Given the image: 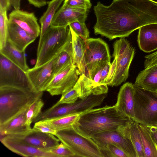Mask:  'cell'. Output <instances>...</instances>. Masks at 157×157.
I'll return each mask as SVG.
<instances>
[{
	"label": "cell",
	"instance_id": "cell-1",
	"mask_svg": "<svg viewBox=\"0 0 157 157\" xmlns=\"http://www.w3.org/2000/svg\"><path fill=\"white\" fill-rule=\"evenodd\" d=\"M94 10L95 34L110 40L128 37L144 25L157 23V2L153 0H113L107 6L98 2Z\"/></svg>",
	"mask_w": 157,
	"mask_h": 157
},
{
	"label": "cell",
	"instance_id": "cell-2",
	"mask_svg": "<svg viewBox=\"0 0 157 157\" xmlns=\"http://www.w3.org/2000/svg\"><path fill=\"white\" fill-rule=\"evenodd\" d=\"M134 121L118 111L114 105H106L92 109L80 114L73 127L80 134L91 138L93 135L108 131H117Z\"/></svg>",
	"mask_w": 157,
	"mask_h": 157
},
{
	"label": "cell",
	"instance_id": "cell-3",
	"mask_svg": "<svg viewBox=\"0 0 157 157\" xmlns=\"http://www.w3.org/2000/svg\"><path fill=\"white\" fill-rule=\"evenodd\" d=\"M43 92L15 87H0V124L9 121L36 99Z\"/></svg>",
	"mask_w": 157,
	"mask_h": 157
},
{
	"label": "cell",
	"instance_id": "cell-4",
	"mask_svg": "<svg viewBox=\"0 0 157 157\" xmlns=\"http://www.w3.org/2000/svg\"><path fill=\"white\" fill-rule=\"evenodd\" d=\"M71 38L69 27L50 26L38 43L34 67L39 66L51 59L65 48Z\"/></svg>",
	"mask_w": 157,
	"mask_h": 157
},
{
	"label": "cell",
	"instance_id": "cell-5",
	"mask_svg": "<svg viewBox=\"0 0 157 157\" xmlns=\"http://www.w3.org/2000/svg\"><path fill=\"white\" fill-rule=\"evenodd\" d=\"M56 136L74 154L75 157H104L91 138L80 134L72 126L57 131Z\"/></svg>",
	"mask_w": 157,
	"mask_h": 157
},
{
	"label": "cell",
	"instance_id": "cell-6",
	"mask_svg": "<svg viewBox=\"0 0 157 157\" xmlns=\"http://www.w3.org/2000/svg\"><path fill=\"white\" fill-rule=\"evenodd\" d=\"M133 86L134 121L146 126L157 125V93Z\"/></svg>",
	"mask_w": 157,
	"mask_h": 157
},
{
	"label": "cell",
	"instance_id": "cell-7",
	"mask_svg": "<svg viewBox=\"0 0 157 157\" xmlns=\"http://www.w3.org/2000/svg\"><path fill=\"white\" fill-rule=\"evenodd\" d=\"M113 56L117 58L115 72L110 86H117L125 82L135 53V48L124 38L116 40L113 44Z\"/></svg>",
	"mask_w": 157,
	"mask_h": 157
},
{
	"label": "cell",
	"instance_id": "cell-8",
	"mask_svg": "<svg viewBox=\"0 0 157 157\" xmlns=\"http://www.w3.org/2000/svg\"><path fill=\"white\" fill-rule=\"evenodd\" d=\"M4 86L37 91L26 72L0 53V87Z\"/></svg>",
	"mask_w": 157,
	"mask_h": 157
},
{
	"label": "cell",
	"instance_id": "cell-9",
	"mask_svg": "<svg viewBox=\"0 0 157 157\" xmlns=\"http://www.w3.org/2000/svg\"><path fill=\"white\" fill-rule=\"evenodd\" d=\"M110 56L107 44L100 38L85 40L84 58L90 78L98 64L103 61L110 62Z\"/></svg>",
	"mask_w": 157,
	"mask_h": 157
},
{
	"label": "cell",
	"instance_id": "cell-10",
	"mask_svg": "<svg viewBox=\"0 0 157 157\" xmlns=\"http://www.w3.org/2000/svg\"><path fill=\"white\" fill-rule=\"evenodd\" d=\"M80 75L76 66H69L53 77L45 91L52 96L62 94L74 86Z\"/></svg>",
	"mask_w": 157,
	"mask_h": 157
},
{
	"label": "cell",
	"instance_id": "cell-11",
	"mask_svg": "<svg viewBox=\"0 0 157 157\" xmlns=\"http://www.w3.org/2000/svg\"><path fill=\"white\" fill-rule=\"evenodd\" d=\"M63 50L45 63L39 66L29 68L26 72L33 87L37 91L43 92L45 91L47 86L53 77L55 64L60 53Z\"/></svg>",
	"mask_w": 157,
	"mask_h": 157
},
{
	"label": "cell",
	"instance_id": "cell-12",
	"mask_svg": "<svg viewBox=\"0 0 157 157\" xmlns=\"http://www.w3.org/2000/svg\"><path fill=\"white\" fill-rule=\"evenodd\" d=\"M91 138L99 149L109 144L122 149L128 157H136V153L131 140L122 136L117 131H105L92 136Z\"/></svg>",
	"mask_w": 157,
	"mask_h": 157
},
{
	"label": "cell",
	"instance_id": "cell-13",
	"mask_svg": "<svg viewBox=\"0 0 157 157\" xmlns=\"http://www.w3.org/2000/svg\"><path fill=\"white\" fill-rule=\"evenodd\" d=\"M1 143L9 150L24 157H58L51 152L33 147L10 136H0Z\"/></svg>",
	"mask_w": 157,
	"mask_h": 157
},
{
	"label": "cell",
	"instance_id": "cell-14",
	"mask_svg": "<svg viewBox=\"0 0 157 157\" xmlns=\"http://www.w3.org/2000/svg\"><path fill=\"white\" fill-rule=\"evenodd\" d=\"M89 10L86 9L69 7L63 5L57 11L50 26L68 27L74 22H85Z\"/></svg>",
	"mask_w": 157,
	"mask_h": 157
},
{
	"label": "cell",
	"instance_id": "cell-15",
	"mask_svg": "<svg viewBox=\"0 0 157 157\" xmlns=\"http://www.w3.org/2000/svg\"><path fill=\"white\" fill-rule=\"evenodd\" d=\"M9 136L19 139L36 148L48 151L59 144L60 141L53 134L38 131L33 128L31 131L24 134Z\"/></svg>",
	"mask_w": 157,
	"mask_h": 157
},
{
	"label": "cell",
	"instance_id": "cell-16",
	"mask_svg": "<svg viewBox=\"0 0 157 157\" xmlns=\"http://www.w3.org/2000/svg\"><path fill=\"white\" fill-rule=\"evenodd\" d=\"M9 22L16 24L34 38L40 36L41 28L33 13L14 10L9 14Z\"/></svg>",
	"mask_w": 157,
	"mask_h": 157
},
{
	"label": "cell",
	"instance_id": "cell-17",
	"mask_svg": "<svg viewBox=\"0 0 157 157\" xmlns=\"http://www.w3.org/2000/svg\"><path fill=\"white\" fill-rule=\"evenodd\" d=\"M30 105L8 121L0 124V136L23 135L32 130L26 123V113Z\"/></svg>",
	"mask_w": 157,
	"mask_h": 157
},
{
	"label": "cell",
	"instance_id": "cell-18",
	"mask_svg": "<svg viewBox=\"0 0 157 157\" xmlns=\"http://www.w3.org/2000/svg\"><path fill=\"white\" fill-rule=\"evenodd\" d=\"M134 93L133 84L127 82L120 88L114 106L119 112L134 121Z\"/></svg>",
	"mask_w": 157,
	"mask_h": 157
},
{
	"label": "cell",
	"instance_id": "cell-19",
	"mask_svg": "<svg viewBox=\"0 0 157 157\" xmlns=\"http://www.w3.org/2000/svg\"><path fill=\"white\" fill-rule=\"evenodd\" d=\"M137 42L140 49L150 53L157 49V23L144 25L139 29Z\"/></svg>",
	"mask_w": 157,
	"mask_h": 157
},
{
	"label": "cell",
	"instance_id": "cell-20",
	"mask_svg": "<svg viewBox=\"0 0 157 157\" xmlns=\"http://www.w3.org/2000/svg\"><path fill=\"white\" fill-rule=\"evenodd\" d=\"M69 27L71 33L73 64L78 69L81 75L83 74L90 78L84 58L85 40Z\"/></svg>",
	"mask_w": 157,
	"mask_h": 157
},
{
	"label": "cell",
	"instance_id": "cell-21",
	"mask_svg": "<svg viewBox=\"0 0 157 157\" xmlns=\"http://www.w3.org/2000/svg\"><path fill=\"white\" fill-rule=\"evenodd\" d=\"M36 39L17 25L9 22L7 40L19 50L25 51Z\"/></svg>",
	"mask_w": 157,
	"mask_h": 157
},
{
	"label": "cell",
	"instance_id": "cell-22",
	"mask_svg": "<svg viewBox=\"0 0 157 157\" xmlns=\"http://www.w3.org/2000/svg\"><path fill=\"white\" fill-rule=\"evenodd\" d=\"M74 86L78 90L79 98L81 99L91 95L106 94L108 91L107 85H98L83 74L80 75Z\"/></svg>",
	"mask_w": 157,
	"mask_h": 157
},
{
	"label": "cell",
	"instance_id": "cell-23",
	"mask_svg": "<svg viewBox=\"0 0 157 157\" xmlns=\"http://www.w3.org/2000/svg\"><path fill=\"white\" fill-rule=\"evenodd\" d=\"M133 84L143 89L156 92L157 64L140 71Z\"/></svg>",
	"mask_w": 157,
	"mask_h": 157
},
{
	"label": "cell",
	"instance_id": "cell-24",
	"mask_svg": "<svg viewBox=\"0 0 157 157\" xmlns=\"http://www.w3.org/2000/svg\"><path fill=\"white\" fill-rule=\"evenodd\" d=\"M122 136L130 140L133 145L136 153V157H144L142 142L138 126L135 121L117 130Z\"/></svg>",
	"mask_w": 157,
	"mask_h": 157
},
{
	"label": "cell",
	"instance_id": "cell-25",
	"mask_svg": "<svg viewBox=\"0 0 157 157\" xmlns=\"http://www.w3.org/2000/svg\"><path fill=\"white\" fill-rule=\"evenodd\" d=\"M0 53L25 72L29 69L27 64L25 51L19 50L8 40H7L5 45L0 49Z\"/></svg>",
	"mask_w": 157,
	"mask_h": 157
},
{
	"label": "cell",
	"instance_id": "cell-26",
	"mask_svg": "<svg viewBox=\"0 0 157 157\" xmlns=\"http://www.w3.org/2000/svg\"><path fill=\"white\" fill-rule=\"evenodd\" d=\"M144 157H157V144L149 128L138 123Z\"/></svg>",
	"mask_w": 157,
	"mask_h": 157
},
{
	"label": "cell",
	"instance_id": "cell-27",
	"mask_svg": "<svg viewBox=\"0 0 157 157\" xmlns=\"http://www.w3.org/2000/svg\"><path fill=\"white\" fill-rule=\"evenodd\" d=\"M64 0H52L47 2L48 4L47 9L39 20L41 25V31L38 43L40 42L43 36L50 26L57 10Z\"/></svg>",
	"mask_w": 157,
	"mask_h": 157
},
{
	"label": "cell",
	"instance_id": "cell-28",
	"mask_svg": "<svg viewBox=\"0 0 157 157\" xmlns=\"http://www.w3.org/2000/svg\"><path fill=\"white\" fill-rule=\"evenodd\" d=\"M80 114L68 115L43 121L57 131L72 126L79 118Z\"/></svg>",
	"mask_w": 157,
	"mask_h": 157
},
{
	"label": "cell",
	"instance_id": "cell-29",
	"mask_svg": "<svg viewBox=\"0 0 157 157\" xmlns=\"http://www.w3.org/2000/svg\"><path fill=\"white\" fill-rule=\"evenodd\" d=\"M72 65L74 64L71 40L59 54L54 65L53 77L67 67Z\"/></svg>",
	"mask_w": 157,
	"mask_h": 157
},
{
	"label": "cell",
	"instance_id": "cell-30",
	"mask_svg": "<svg viewBox=\"0 0 157 157\" xmlns=\"http://www.w3.org/2000/svg\"><path fill=\"white\" fill-rule=\"evenodd\" d=\"M111 65L110 62L107 61L100 63L91 76V79L98 85H106L105 81Z\"/></svg>",
	"mask_w": 157,
	"mask_h": 157
},
{
	"label": "cell",
	"instance_id": "cell-31",
	"mask_svg": "<svg viewBox=\"0 0 157 157\" xmlns=\"http://www.w3.org/2000/svg\"><path fill=\"white\" fill-rule=\"evenodd\" d=\"M44 103L41 98L35 100L29 105L26 113V124L31 126V123L41 113Z\"/></svg>",
	"mask_w": 157,
	"mask_h": 157
},
{
	"label": "cell",
	"instance_id": "cell-32",
	"mask_svg": "<svg viewBox=\"0 0 157 157\" xmlns=\"http://www.w3.org/2000/svg\"><path fill=\"white\" fill-rule=\"evenodd\" d=\"M7 12L0 8V49L5 45L7 40L9 21Z\"/></svg>",
	"mask_w": 157,
	"mask_h": 157
},
{
	"label": "cell",
	"instance_id": "cell-33",
	"mask_svg": "<svg viewBox=\"0 0 157 157\" xmlns=\"http://www.w3.org/2000/svg\"><path fill=\"white\" fill-rule=\"evenodd\" d=\"M79 94L77 88L75 86L62 94L60 98L52 107H54L64 104H70L77 101Z\"/></svg>",
	"mask_w": 157,
	"mask_h": 157
},
{
	"label": "cell",
	"instance_id": "cell-34",
	"mask_svg": "<svg viewBox=\"0 0 157 157\" xmlns=\"http://www.w3.org/2000/svg\"><path fill=\"white\" fill-rule=\"evenodd\" d=\"M100 149L104 157H128L122 149L111 144H108Z\"/></svg>",
	"mask_w": 157,
	"mask_h": 157
},
{
	"label": "cell",
	"instance_id": "cell-35",
	"mask_svg": "<svg viewBox=\"0 0 157 157\" xmlns=\"http://www.w3.org/2000/svg\"><path fill=\"white\" fill-rule=\"evenodd\" d=\"M78 35L84 40L89 38V32L85 22L76 21L70 24L69 26Z\"/></svg>",
	"mask_w": 157,
	"mask_h": 157
},
{
	"label": "cell",
	"instance_id": "cell-36",
	"mask_svg": "<svg viewBox=\"0 0 157 157\" xmlns=\"http://www.w3.org/2000/svg\"><path fill=\"white\" fill-rule=\"evenodd\" d=\"M48 151L57 155L58 157H75L74 154L62 143L51 149Z\"/></svg>",
	"mask_w": 157,
	"mask_h": 157
},
{
	"label": "cell",
	"instance_id": "cell-37",
	"mask_svg": "<svg viewBox=\"0 0 157 157\" xmlns=\"http://www.w3.org/2000/svg\"><path fill=\"white\" fill-rule=\"evenodd\" d=\"M63 5L69 7L80 8L89 10L92 6L90 0H65Z\"/></svg>",
	"mask_w": 157,
	"mask_h": 157
},
{
	"label": "cell",
	"instance_id": "cell-38",
	"mask_svg": "<svg viewBox=\"0 0 157 157\" xmlns=\"http://www.w3.org/2000/svg\"><path fill=\"white\" fill-rule=\"evenodd\" d=\"M34 130L45 133H50L56 136L57 131L52 128L43 121H37L35 123L33 128Z\"/></svg>",
	"mask_w": 157,
	"mask_h": 157
},
{
	"label": "cell",
	"instance_id": "cell-39",
	"mask_svg": "<svg viewBox=\"0 0 157 157\" xmlns=\"http://www.w3.org/2000/svg\"><path fill=\"white\" fill-rule=\"evenodd\" d=\"M144 68L157 64V51L145 56Z\"/></svg>",
	"mask_w": 157,
	"mask_h": 157
},
{
	"label": "cell",
	"instance_id": "cell-40",
	"mask_svg": "<svg viewBox=\"0 0 157 157\" xmlns=\"http://www.w3.org/2000/svg\"><path fill=\"white\" fill-rule=\"evenodd\" d=\"M117 58L114 57L111 64L108 76L105 81V84L109 86L113 81L114 76L116 65Z\"/></svg>",
	"mask_w": 157,
	"mask_h": 157
},
{
	"label": "cell",
	"instance_id": "cell-41",
	"mask_svg": "<svg viewBox=\"0 0 157 157\" xmlns=\"http://www.w3.org/2000/svg\"><path fill=\"white\" fill-rule=\"evenodd\" d=\"M28 1L30 4L38 8L43 6L47 3L46 0H28Z\"/></svg>",
	"mask_w": 157,
	"mask_h": 157
},
{
	"label": "cell",
	"instance_id": "cell-42",
	"mask_svg": "<svg viewBox=\"0 0 157 157\" xmlns=\"http://www.w3.org/2000/svg\"><path fill=\"white\" fill-rule=\"evenodd\" d=\"M11 6L10 0H0V8L2 10L8 11Z\"/></svg>",
	"mask_w": 157,
	"mask_h": 157
},
{
	"label": "cell",
	"instance_id": "cell-43",
	"mask_svg": "<svg viewBox=\"0 0 157 157\" xmlns=\"http://www.w3.org/2000/svg\"><path fill=\"white\" fill-rule=\"evenodd\" d=\"M11 6L15 10H19L20 9L21 0H10Z\"/></svg>",
	"mask_w": 157,
	"mask_h": 157
},
{
	"label": "cell",
	"instance_id": "cell-44",
	"mask_svg": "<svg viewBox=\"0 0 157 157\" xmlns=\"http://www.w3.org/2000/svg\"><path fill=\"white\" fill-rule=\"evenodd\" d=\"M147 127H148L150 129L152 135L157 144V125L154 126Z\"/></svg>",
	"mask_w": 157,
	"mask_h": 157
},
{
	"label": "cell",
	"instance_id": "cell-45",
	"mask_svg": "<svg viewBox=\"0 0 157 157\" xmlns=\"http://www.w3.org/2000/svg\"><path fill=\"white\" fill-rule=\"evenodd\" d=\"M156 93H157V92H156Z\"/></svg>",
	"mask_w": 157,
	"mask_h": 157
}]
</instances>
